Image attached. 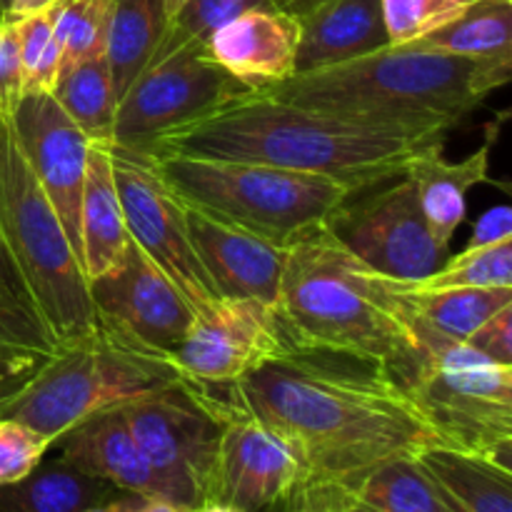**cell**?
I'll return each mask as SVG.
<instances>
[{
    "label": "cell",
    "instance_id": "6da1fadb",
    "mask_svg": "<svg viewBox=\"0 0 512 512\" xmlns=\"http://www.w3.org/2000/svg\"><path fill=\"white\" fill-rule=\"evenodd\" d=\"M185 383L215 418L260 420L298 450L308 478L350 490L378 465L438 445L403 385L350 355L288 345L235 383Z\"/></svg>",
    "mask_w": 512,
    "mask_h": 512
},
{
    "label": "cell",
    "instance_id": "7a4b0ae2",
    "mask_svg": "<svg viewBox=\"0 0 512 512\" xmlns=\"http://www.w3.org/2000/svg\"><path fill=\"white\" fill-rule=\"evenodd\" d=\"M448 130L348 120L253 90L165 135L150 153L225 158L325 175L353 190L405 173L410 160L445 148Z\"/></svg>",
    "mask_w": 512,
    "mask_h": 512
},
{
    "label": "cell",
    "instance_id": "3957f363",
    "mask_svg": "<svg viewBox=\"0 0 512 512\" xmlns=\"http://www.w3.org/2000/svg\"><path fill=\"white\" fill-rule=\"evenodd\" d=\"M512 63L385 45L363 58L303 70L263 93L365 123L453 130L510 83Z\"/></svg>",
    "mask_w": 512,
    "mask_h": 512
},
{
    "label": "cell",
    "instance_id": "277c9868",
    "mask_svg": "<svg viewBox=\"0 0 512 512\" xmlns=\"http://www.w3.org/2000/svg\"><path fill=\"white\" fill-rule=\"evenodd\" d=\"M275 315L293 348L380 365L400 385L420 355L390 280L325 230L290 248Z\"/></svg>",
    "mask_w": 512,
    "mask_h": 512
},
{
    "label": "cell",
    "instance_id": "5b68a950",
    "mask_svg": "<svg viewBox=\"0 0 512 512\" xmlns=\"http://www.w3.org/2000/svg\"><path fill=\"white\" fill-rule=\"evenodd\" d=\"M183 380L173 355L148 348L98 315L85 338L55 350L5 415L55 445L83 420L178 388Z\"/></svg>",
    "mask_w": 512,
    "mask_h": 512
},
{
    "label": "cell",
    "instance_id": "8992f818",
    "mask_svg": "<svg viewBox=\"0 0 512 512\" xmlns=\"http://www.w3.org/2000/svg\"><path fill=\"white\" fill-rule=\"evenodd\" d=\"M0 235L53 348L85 338L98 325L88 278L8 115H0Z\"/></svg>",
    "mask_w": 512,
    "mask_h": 512
},
{
    "label": "cell",
    "instance_id": "52a82bcc",
    "mask_svg": "<svg viewBox=\"0 0 512 512\" xmlns=\"http://www.w3.org/2000/svg\"><path fill=\"white\" fill-rule=\"evenodd\" d=\"M178 198L280 248L320 233L353 188L325 175L225 158L150 153Z\"/></svg>",
    "mask_w": 512,
    "mask_h": 512
},
{
    "label": "cell",
    "instance_id": "ba28073f",
    "mask_svg": "<svg viewBox=\"0 0 512 512\" xmlns=\"http://www.w3.org/2000/svg\"><path fill=\"white\" fill-rule=\"evenodd\" d=\"M405 315V313H403ZM420 355L403 390L438 445L512 470V365L408 318Z\"/></svg>",
    "mask_w": 512,
    "mask_h": 512
},
{
    "label": "cell",
    "instance_id": "9c48e42d",
    "mask_svg": "<svg viewBox=\"0 0 512 512\" xmlns=\"http://www.w3.org/2000/svg\"><path fill=\"white\" fill-rule=\"evenodd\" d=\"M253 93L215 65L200 45L150 63L118 100L113 145L150 153L155 143Z\"/></svg>",
    "mask_w": 512,
    "mask_h": 512
},
{
    "label": "cell",
    "instance_id": "30bf717a",
    "mask_svg": "<svg viewBox=\"0 0 512 512\" xmlns=\"http://www.w3.org/2000/svg\"><path fill=\"white\" fill-rule=\"evenodd\" d=\"M325 233L370 270L393 280L425 278L448 255L430 235L413 180L405 173L353 190L330 215Z\"/></svg>",
    "mask_w": 512,
    "mask_h": 512
},
{
    "label": "cell",
    "instance_id": "8fae6325",
    "mask_svg": "<svg viewBox=\"0 0 512 512\" xmlns=\"http://www.w3.org/2000/svg\"><path fill=\"white\" fill-rule=\"evenodd\" d=\"M120 410L158 478L163 500L185 510L210 500L223 423L200 403L188 383L183 380L178 388L140 398Z\"/></svg>",
    "mask_w": 512,
    "mask_h": 512
},
{
    "label": "cell",
    "instance_id": "7c38bea8",
    "mask_svg": "<svg viewBox=\"0 0 512 512\" xmlns=\"http://www.w3.org/2000/svg\"><path fill=\"white\" fill-rule=\"evenodd\" d=\"M110 163L130 240L158 265L198 318L220 295L190 243L180 198L165 183L150 153L110 143Z\"/></svg>",
    "mask_w": 512,
    "mask_h": 512
},
{
    "label": "cell",
    "instance_id": "4fadbf2b",
    "mask_svg": "<svg viewBox=\"0 0 512 512\" xmlns=\"http://www.w3.org/2000/svg\"><path fill=\"white\" fill-rule=\"evenodd\" d=\"M288 350L273 305L255 298H220L193 320L173 360L185 380L235 383Z\"/></svg>",
    "mask_w": 512,
    "mask_h": 512
},
{
    "label": "cell",
    "instance_id": "5bb4252c",
    "mask_svg": "<svg viewBox=\"0 0 512 512\" xmlns=\"http://www.w3.org/2000/svg\"><path fill=\"white\" fill-rule=\"evenodd\" d=\"M210 500L243 512H278L308 478L303 458L280 433L248 415H223Z\"/></svg>",
    "mask_w": 512,
    "mask_h": 512
},
{
    "label": "cell",
    "instance_id": "9a60e30c",
    "mask_svg": "<svg viewBox=\"0 0 512 512\" xmlns=\"http://www.w3.org/2000/svg\"><path fill=\"white\" fill-rule=\"evenodd\" d=\"M15 138L25 160L33 168L40 188L53 203L70 245L83 268L80 255V198H83L85 163H88L90 140L70 120L50 95H25L10 115Z\"/></svg>",
    "mask_w": 512,
    "mask_h": 512
},
{
    "label": "cell",
    "instance_id": "2e32d148",
    "mask_svg": "<svg viewBox=\"0 0 512 512\" xmlns=\"http://www.w3.org/2000/svg\"><path fill=\"white\" fill-rule=\"evenodd\" d=\"M95 313L148 348L175 355L195 315L158 265L130 240L113 273L88 283Z\"/></svg>",
    "mask_w": 512,
    "mask_h": 512
},
{
    "label": "cell",
    "instance_id": "e0dca14e",
    "mask_svg": "<svg viewBox=\"0 0 512 512\" xmlns=\"http://www.w3.org/2000/svg\"><path fill=\"white\" fill-rule=\"evenodd\" d=\"M190 243L220 298L278 303L290 248L270 243L210 210L180 198Z\"/></svg>",
    "mask_w": 512,
    "mask_h": 512
},
{
    "label": "cell",
    "instance_id": "ac0fdd59",
    "mask_svg": "<svg viewBox=\"0 0 512 512\" xmlns=\"http://www.w3.org/2000/svg\"><path fill=\"white\" fill-rule=\"evenodd\" d=\"M300 23L278 8H253L220 25L200 48L250 90H268L298 73Z\"/></svg>",
    "mask_w": 512,
    "mask_h": 512
},
{
    "label": "cell",
    "instance_id": "d6986e66",
    "mask_svg": "<svg viewBox=\"0 0 512 512\" xmlns=\"http://www.w3.org/2000/svg\"><path fill=\"white\" fill-rule=\"evenodd\" d=\"M58 455L83 473L150 500H163L158 478L130 433L123 410H105L55 440Z\"/></svg>",
    "mask_w": 512,
    "mask_h": 512
},
{
    "label": "cell",
    "instance_id": "ffe728a7",
    "mask_svg": "<svg viewBox=\"0 0 512 512\" xmlns=\"http://www.w3.org/2000/svg\"><path fill=\"white\" fill-rule=\"evenodd\" d=\"M298 73L363 58L390 45L380 0H325L298 18Z\"/></svg>",
    "mask_w": 512,
    "mask_h": 512
},
{
    "label": "cell",
    "instance_id": "44dd1931",
    "mask_svg": "<svg viewBox=\"0 0 512 512\" xmlns=\"http://www.w3.org/2000/svg\"><path fill=\"white\" fill-rule=\"evenodd\" d=\"M128 245L130 235L110 163V143H90L80 198V255L88 283L120 268Z\"/></svg>",
    "mask_w": 512,
    "mask_h": 512
},
{
    "label": "cell",
    "instance_id": "7402d4cb",
    "mask_svg": "<svg viewBox=\"0 0 512 512\" xmlns=\"http://www.w3.org/2000/svg\"><path fill=\"white\" fill-rule=\"evenodd\" d=\"M490 148L493 138L485 140L468 158L455 163L443 158V148H433L410 160L405 168V175L413 180L418 193L425 225L443 250L450 248V240L465 220V193L488 180Z\"/></svg>",
    "mask_w": 512,
    "mask_h": 512
},
{
    "label": "cell",
    "instance_id": "603a6c76",
    "mask_svg": "<svg viewBox=\"0 0 512 512\" xmlns=\"http://www.w3.org/2000/svg\"><path fill=\"white\" fill-rule=\"evenodd\" d=\"M453 512H512V470L463 450L428 445L415 453Z\"/></svg>",
    "mask_w": 512,
    "mask_h": 512
},
{
    "label": "cell",
    "instance_id": "cb8c5ba5",
    "mask_svg": "<svg viewBox=\"0 0 512 512\" xmlns=\"http://www.w3.org/2000/svg\"><path fill=\"white\" fill-rule=\"evenodd\" d=\"M115 493L120 490L55 455L43 458L23 480L0 488V512H83Z\"/></svg>",
    "mask_w": 512,
    "mask_h": 512
},
{
    "label": "cell",
    "instance_id": "d4e9b609",
    "mask_svg": "<svg viewBox=\"0 0 512 512\" xmlns=\"http://www.w3.org/2000/svg\"><path fill=\"white\" fill-rule=\"evenodd\" d=\"M390 285L398 293L408 318L460 343H465L485 320L512 305V288H453L440 293H415L400 288L395 280H390Z\"/></svg>",
    "mask_w": 512,
    "mask_h": 512
},
{
    "label": "cell",
    "instance_id": "484cf974",
    "mask_svg": "<svg viewBox=\"0 0 512 512\" xmlns=\"http://www.w3.org/2000/svg\"><path fill=\"white\" fill-rule=\"evenodd\" d=\"M163 28L165 13L160 0H115L105 60L113 75L118 100L148 68Z\"/></svg>",
    "mask_w": 512,
    "mask_h": 512
},
{
    "label": "cell",
    "instance_id": "4316f807",
    "mask_svg": "<svg viewBox=\"0 0 512 512\" xmlns=\"http://www.w3.org/2000/svg\"><path fill=\"white\" fill-rule=\"evenodd\" d=\"M410 45L460 58L512 63V0H478L458 20Z\"/></svg>",
    "mask_w": 512,
    "mask_h": 512
},
{
    "label": "cell",
    "instance_id": "83f0119b",
    "mask_svg": "<svg viewBox=\"0 0 512 512\" xmlns=\"http://www.w3.org/2000/svg\"><path fill=\"white\" fill-rule=\"evenodd\" d=\"M353 495L375 512H453L415 455H400L373 468L353 485Z\"/></svg>",
    "mask_w": 512,
    "mask_h": 512
},
{
    "label": "cell",
    "instance_id": "f1b7e54d",
    "mask_svg": "<svg viewBox=\"0 0 512 512\" xmlns=\"http://www.w3.org/2000/svg\"><path fill=\"white\" fill-rule=\"evenodd\" d=\"M53 98L90 143H113L118 93L105 55L60 73Z\"/></svg>",
    "mask_w": 512,
    "mask_h": 512
},
{
    "label": "cell",
    "instance_id": "f546056e",
    "mask_svg": "<svg viewBox=\"0 0 512 512\" xmlns=\"http://www.w3.org/2000/svg\"><path fill=\"white\" fill-rule=\"evenodd\" d=\"M395 283L415 293H440L453 288H512V240L485 248H465L425 278Z\"/></svg>",
    "mask_w": 512,
    "mask_h": 512
},
{
    "label": "cell",
    "instance_id": "4dcf8cb0",
    "mask_svg": "<svg viewBox=\"0 0 512 512\" xmlns=\"http://www.w3.org/2000/svg\"><path fill=\"white\" fill-rule=\"evenodd\" d=\"M115 0H65L55 18V40L60 48V73L103 58L108 45Z\"/></svg>",
    "mask_w": 512,
    "mask_h": 512
},
{
    "label": "cell",
    "instance_id": "1f68e13d",
    "mask_svg": "<svg viewBox=\"0 0 512 512\" xmlns=\"http://www.w3.org/2000/svg\"><path fill=\"white\" fill-rule=\"evenodd\" d=\"M253 8H273V3L270 0H188L178 13L165 20L163 35L150 63L168 58L175 50L203 45L220 25Z\"/></svg>",
    "mask_w": 512,
    "mask_h": 512
},
{
    "label": "cell",
    "instance_id": "d6a6232c",
    "mask_svg": "<svg viewBox=\"0 0 512 512\" xmlns=\"http://www.w3.org/2000/svg\"><path fill=\"white\" fill-rule=\"evenodd\" d=\"M60 5L28 15V18L10 20L18 30L23 98L25 95H50L60 78V48L55 40V18H58Z\"/></svg>",
    "mask_w": 512,
    "mask_h": 512
},
{
    "label": "cell",
    "instance_id": "836d02e7",
    "mask_svg": "<svg viewBox=\"0 0 512 512\" xmlns=\"http://www.w3.org/2000/svg\"><path fill=\"white\" fill-rule=\"evenodd\" d=\"M478 0H380L390 45H410L445 28Z\"/></svg>",
    "mask_w": 512,
    "mask_h": 512
},
{
    "label": "cell",
    "instance_id": "e575fe53",
    "mask_svg": "<svg viewBox=\"0 0 512 512\" xmlns=\"http://www.w3.org/2000/svg\"><path fill=\"white\" fill-rule=\"evenodd\" d=\"M50 448L53 440L48 435L10 415H0V488L33 473Z\"/></svg>",
    "mask_w": 512,
    "mask_h": 512
},
{
    "label": "cell",
    "instance_id": "d590c367",
    "mask_svg": "<svg viewBox=\"0 0 512 512\" xmlns=\"http://www.w3.org/2000/svg\"><path fill=\"white\" fill-rule=\"evenodd\" d=\"M353 490L333 480L305 478L278 512H348Z\"/></svg>",
    "mask_w": 512,
    "mask_h": 512
},
{
    "label": "cell",
    "instance_id": "8d00e7d4",
    "mask_svg": "<svg viewBox=\"0 0 512 512\" xmlns=\"http://www.w3.org/2000/svg\"><path fill=\"white\" fill-rule=\"evenodd\" d=\"M23 100L18 30L10 20H0V115H13Z\"/></svg>",
    "mask_w": 512,
    "mask_h": 512
},
{
    "label": "cell",
    "instance_id": "74e56055",
    "mask_svg": "<svg viewBox=\"0 0 512 512\" xmlns=\"http://www.w3.org/2000/svg\"><path fill=\"white\" fill-rule=\"evenodd\" d=\"M0 353H55V348L35 320L0 313Z\"/></svg>",
    "mask_w": 512,
    "mask_h": 512
},
{
    "label": "cell",
    "instance_id": "f35d334b",
    "mask_svg": "<svg viewBox=\"0 0 512 512\" xmlns=\"http://www.w3.org/2000/svg\"><path fill=\"white\" fill-rule=\"evenodd\" d=\"M465 343L473 345L475 350H480L485 358L495 360V363L512 365V305L485 320Z\"/></svg>",
    "mask_w": 512,
    "mask_h": 512
},
{
    "label": "cell",
    "instance_id": "ab89813d",
    "mask_svg": "<svg viewBox=\"0 0 512 512\" xmlns=\"http://www.w3.org/2000/svg\"><path fill=\"white\" fill-rule=\"evenodd\" d=\"M0 313L20 315V318L35 320V323L40 325L33 298H30L28 288H25L18 268H15L13 258H10L8 248H5L3 235H0ZM40 328H43V325H40Z\"/></svg>",
    "mask_w": 512,
    "mask_h": 512
},
{
    "label": "cell",
    "instance_id": "60d3db41",
    "mask_svg": "<svg viewBox=\"0 0 512 512\" xmlns=\"http://www.w3.org/2000/svg\"><path fill=\"white\" fill-rule=\"evenodd\" d=\"M50 358L53 353H0V403L18 398Z\"/></svg>",
    "mask_w": 512,
    "mask_h": 512
},
{
    "label": "cell",
    "instance_id": "b9f144b4",
    "mask_svg": "<svg viewBox=\"0 0 512 512\" xmlns=\"http://www.w3.org/2000/svg\"><path fill=\"white\" fill-rule=\"evenodd\" d=\"M503 240H512V210L508 205H495L488 213L480 215L465 248H485V245H498Z\"/></svg>",
    "mask_w": 512,
    "mask_h": 512
},
{
    "label": "cell",
    "instance_id": "7bdbcfd3",
    "mask_svg": "<svg viewBox=\"0 0 512 512\" xmlns=\"http://www.w3.org/2000/svg\"><path fill=\"white\" fill-rule=\"evenodd\" d=\"M148 500L150 498H143V495L123 493V490H120V493L110 495V498L103 500V503L90 505V508H85L83 512H140Z\"/></svg>",
    "mask_w": 512,
    "mask_h": 512
},
{
    "label": "cell",
    "instance_id": "ee69618b",
    "mask_svg": "<svg viewBox=\"0 0 512 512\" xmlns=\"http://www.w3.org/2000/svg\"><path fill=\"white\" fill-rule=\"evenodd\" d=\"M65 3V0H10L8 10H5L3 20H20L28 15L43 13V10L55 8V5Z\"/></svg>",
    "mask_w": 512,
    "mask_h": 512
},
{
    "label": "cell",
    "instance_id": "f6af8a7d",
    "mask_svg": "<svg viewBox=\"0 0 512 512\" xmlns=\"http://www.w3.org/2000/svg\"><path fill=\"white\" fill-rule=\"evenodd\" d=\"M270 3H273V8L283 10V13L300 18V15H305L308 10H313L315 5L325 3V0H270Z\"/></svg>",
    "mask_w": 512,
    "mask_h": 512
},
{
    "label": "cell",
    "instance_id": "bcb514c9",
    "mask_svg": "<svg viewBox=\"0 0 512 512\" xmlns=\"http://www.w3.org/2000/svg\"><path fill=\"white\" fill-rule=\"evenodd\" d=\"M188 512H243V510L233 508V505L228 503H220V500H205V503L195 505V508H190Z\"/></svg>",
    "mask_w": 512,
    "mask_h": 512
},
{
    "label": "cell",
    "instance_id": "7dc6e473",
    "mask_svg": "<svg viewBox=\"0 0 512 512\" xmlns=\"http://www.w3.org/2000/svg\"><path fill=\"white\" fill-rule=\"evenodd\" d=\"M140 512H188V510L178 508V505L168 503V500H148Z\"/></svg>",
    "mask_w": 512,
    "mask_h": 512
},
{
    "label": "cell",
    "instance_id": "c3c4849f",
    "mask_svg": "<svg viewBox=\"0 0 512 512\" xmlns=\"http://www.w3.org/2000/svg\"><path fill=\"white\" fill-rule=\"evenodd\" d=\"M188 3V0H160V5H163V13H165V20L170 18V15L173 13H178L180 8H183V5Z\"/></svg>",
    "mask_w": 512,
    "mask_h": 512
},
{
    "label": "cell",
    "instance_id": "681fc988",
    "mask_svg": "<svg viewBox=\"0 0 512 512\" xmlns=\"http://www.w3.org/2000/svg\"><path fill=\"white\" fill-rule=\"evenodd\" d=\"M348 512H375V510H373V508H368V505L358 503V500H353V503H350Z\"/></svg>",
    "mask_w": 512,
    "mask_h": 512
},
{
    "label": "cell",
    "instance_id": "f907efd6",
    "mask_svg": "<svg viewBox=\"0 0 512 512\" xmlns=\"http://www.w3.org/2000/svg\"><path fill=\"white\" fill-rule=\"evenodd\" d=\"M13 400H15V398H13ZM13 400H3V403H0V415L8 413V408H10V405H13Z\"/></svg>",
    "mask_w": 512,
    "mask_h": 512
},
{
    "label": "cell",
    "instance_id": "816d5d0a",
    "mask_svg": "<svg viewBox=\"0 0 512 512\" xmlns=\"http://www.w3.org/2000/svg\"><path fill=\"white\" fill-rule=\"evenodd\" d=\"M8 5H10V0H0V20H3V15H5V10H8Z\"/></svg>",
    "mask_w": 512,
    "mask_h": 512
}]
</instances>
